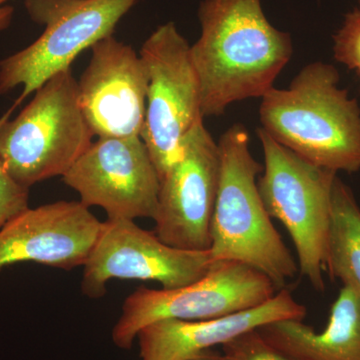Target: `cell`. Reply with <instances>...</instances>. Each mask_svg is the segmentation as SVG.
<instances>
[{"mask_svg":"<svg viewBox=\"0 0 360 360\" xmlns=\"http://www.w3.org/2000/svg\"><path fill=\"white\" fill-rule=\"evenodd\" d=\"M340 73L328 63H309L290 87L262 97V129L303 160L333 172L360 169V108Z\"/></svg>","mask_w":360,"mask_h":360,"instance_id":"obj_2","label":"cell"},{"mask_svg":"<svg viewBox=\"0 0 360 360\" xmlns=\"http://www.w3.org/2000/svg\"><path fill=\"white\" fill-rule=\"evenodd\" d=\"M219 191L212 221V262H238L265 274L277 290L295 278L297 262L272 224L258 191L264 165L255 160L250 134L234 124L220 136Z\"/></svg>","mask_w":360,"mask_h":360,"instance_id":"obj_3","label":"cell"},{"mask_svg":"<svg viewBox=\"0 0 360 360\" xmlns=\"http://www.w3.org/2000/svg\"><path fill=\"white\" fill-rule=\"evenodd\" d=\"M30 189L20 186L0 160V229L28 206Z\"/></svg>","mask_w":360,"mask_h":360,"instance_id":"obj_19","label":"cell"},{"mask_svg":"<svg viewBox=\"0 0 360 360\" xmlns=\"http://www.w3.org/2000/svg\"><path fill=\"white\" fill-rule=\"evenodd\" d=\"M94 136L70 68L42 84L14 120L0 118V160L18 184L30 189L63 176Z\"/></svg>","mask_w":360,"mask_h":360,"instance_id":"obj_4","label":"cell"},{"mask_svg":"<svg viewBox=\"0 0 360 360\" xmlns=\"http://www.w3.org/2000/svg\"><path fill=\"white\" fill-rule=\"evenodd\" d=\"M191 360H224V359H222V355L219 352H215L214 349H210L206 350L202 354L196 355Z\"/></svg>","mask_w":360,"mask_h":360,"instance_id":"obj_21","label":"cell"},{"mask_svg":"<svg viewBox=\"0 0 360 360\" xmlns=\"http://www.w3.org/2000/svg\"><path fill=\"white\" fill-rule=\"evenodd\" d=\"M139 56L149 78L141 137L161 180L179 160L187 134L203 122L200 80L191 45L172 21L151 33Z\"/></svg>","mask_w":360,"mask_h":360,"instance_id":"obj_8","label":"cell"},{"mask_svg":"<svg viewBox=\"0 0 360 360\" xmlns=\"http://www.w3.org/2000/svg\"><path fill=\"white\" fill-rule=\"evenodd\" d=\"M359 4H360V0H359Z\"/></svg>","mask_w":360,"mask_h":360,"instance_id":"obj_22","label":"cell"},{"mask_svg":"<svg viewBox=\"0 0 360 360\" xmlns=\"http://www.w3.org/2000/svg\"><path fill=\"white\" fill-rule=\"evenodd\" d=\"M219 143L203 122L182 142L181 155L160 180L155 233L167 245L206 251L212 246V221L219 191Z\"/></svg>","mask_w":360,"mask_h":360,"instance_id":"obj_11","label":"cell"},{"mask_svg":"<svg viewBox=\"0 0 360 360\" xmlns=\"http://www.w3.org/2000/svg\"><path fill=\"white\" fill-rule=\"evenodd\" d=\"M264 170L257 186L265 210L292 239L300 274L317 291L326 288V240L338 172L312 165L257 129Z\"/></svg>","mask_w":360,"mask_h":360,"instance_id":"obj_6","label":"cell"},{"mask_svg":"<svg viewBox=\"0 0 360 360\" xmlns=\"http://www.w3.org/2000/svg\"><path fill=\"white\" fill-rule=\"evenodd\" d=\"M326 271L360 298V207L350 187L338 176L331 195Z\"/></svg>","mask_w":360,"mask_h":360,"instance_id":"obj_16","label":"cell"},{"mask_svg":"<svg viewBox=\"0 0 360 360\" xmlns=\"http://www.w3.org/2000/svg\"><path fill=\"white\" fill-rule=\"evenodd\" d=\"M333 52L336 60L355 71L360 79V8L345 14L333 37Z\"/></svg>","mask_w":360,"mask_h":360,"instance_id":"obj_18","label":"cell"},{"mask_svg":"<svg viewBox=\"0 0 360 360\" xmlns=\"http://www.w3.org/2000/svg\"><path fill=\"white\" fill-rule=\"evenodd\" d=\"M221 347L224 360H295L270 345L258 329L246 331Z\"/></svg>","mask_w":360,"mask_h":360,"instance_id":"obj_17","label":"cell"},{"mask_svg":"<svg viewBox=\"0 0 360 360\" xmlns=\"http://www.w3.org/2000/svg\"><path fill=\"white\" fill-rule=\"evenodd\" d=\"M8 0H0V32L6 30L11 25L13 18V8L6 6Z\"/></svg>","mask_w":360,"mask_h":360,"instance_id":"obj_20","label":"cell"},{"mask_svg":"<svg viewBox=\"0 0 360 360\" xmlns=\"http://www.w3.org/2000/svg\"><path fill=\"white\" fill-rule=\"evenodd\" d=\"M257 329L270 345L295 360H360V298L345 286L321 333L296 319Z\"/></svg>","mask_w":360,"mask_h":360,"instance_id":"obj_15","label":"cell"},{"mask_svg":"<svg viewBox=\"0 0 360 360\" xmlns=\"http://www.w3.org/2000/svg\"><path fill=\"white\" fill-rule=\"evenodd\" d=\"M139 0H25L30 18L44 25L39 39L0 60V96L22 87L20 96L1 116L8 120L26 97L49 78L70 70L75 59L104 37Z\"/></svg>","mask_w":360,"mask_h":360,"instance_id":"obj_5","label":"cell"},{"mask_svg":"<svg viewBox=\"0 0 360 360\" xmlns=\"http://www.w3.org/2000/svg\"><path fill=\"white\" fill-rule=\"evenodd\" d=\"M77 82L78 101L97 137L141 136L148 99V72L131 45L113 35L91 47Z\"/></svg>","mask_w":360,"mask_h":360,"instance_id":"obj_12","label":"cell"},{"mask_svg":"<svg viewBox=\"0 0 360 360\" xmlns=\"http://www.w3.org/2000/svg\"><path fill=\"white\" fill-rule=\"evenodd\" d=\"M212 264L210 250H179L134 220L108 219L84 265L82 290L87 297H101L113 278L155 281L163 290H175L205 276Z\"/></svg>","mask_w":360,"mask_h":360,"instance_id":"obj_9","label":"cell"},{"mask_svg":"<svg viewBox=\"0 0 360 360\" xmlns=\"http://www.w3.org/2000/svg\"><path fill=\"white\" fill-rule=\"evenodd\" d=\"M101 225L80 201L26 208L0 229V269L22 262L65 270L84 266Z\"/></svg>","mask_w":360,"mask_h":360,"instance_id":"obj_13","label":"cell"},{"mask_svg":"<svg viewBox=\"0 0 360 360\" xmlns=\"http://www.w3.org/2000/svg\"><path fill=\"white\" fill-rule=\"evenodd\" d=\"M87 207L108 219H155L160 179L141 136L98 137L63 176Z\"/></svg>","mask_w":360,"mask_h":360,"instance_id":"obj_10","label":"cell"},{"mask_svg":"<svg viewBox=\"0 0 360 360\" xmlns=\"http://www.w3.org/2000/svg\"><path fill=\"white\" fill-rule=\"evenodd\" d=\"M307 307L296 302L288 288L269 302L226 316L202 321L162 319L137 335L141 360H191L206 350L224 345L246 331L288 319L303 321Z\"/></svg>","mask_w":360,"mask_h":360,"instance_id":"obj_14","label":"cell"},{"mask_svg":"<svg viewBox=\"0 0 360 360\" xmlns=\"http://www.w3.org/2000/svg\"><path fill=\"white\" fill-rule=\"evenodd\" d=\"M198 20L200 37L191 45V56L205 117L274 87L293 45L290 33L267 20L262 0H202Z\"/></svg>","mask_w":360,"mask_h":360,"instance_id":"obj_1","label":"cell"},{"mask_svg":"<svg viewBox=\"0 0 360 360\" xmlns=\"http://www.w3.org/2000/svg\"><path fill=\"white\" fill-rule=\"evenodd\" d=\"M274 283L238 262H213L205 276L175 290L141 286L125 298L113 326L115 347L130 349L142 328L162 319L202 321L255 309L276 295Z\"/></svg>","mask_w":360,"mask_h":360,"instance_id":"obj_7","label":"cell"}]
</instances>
